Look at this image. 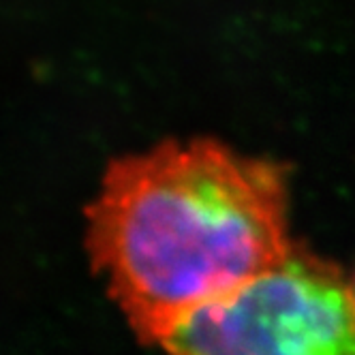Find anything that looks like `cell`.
I'll list each match as a JSON object with an SVG mask.
<instances>
[{
  "label": "cell",
  "mask_w": 355,
  "mask_h": 355,
  "mask_svg": "<svg viewBox=\"0 0 355 355\" xmlns=\"http://www.w3.org/2000/svg\"><path fill=\"white\" fill-rule=\"evenodd\" d=\"M86 242L137 336L161 343L291 255L287 169L216 139L124 155L86 208Z\"/></svg>",
  "instance_id": "cell-1"
},
{
  "label": "cell",
  "mask_w": 355,
  "mask_h": 355,
  "mask_svg": "<svg viewBox=\"0 0 355 355\" xmlns=\"http://www.w3.org/2000/svg\"><path fill=\"white\" fill-rule=\"evenodd\" d=\"M167 355H355L349 278L295 244L276 268L184 317Z\"/></svg>",
  "instance_id": "cell-2"
},
{
  "label": "cell",
  "mask_w": 355,
  "mask_h": 355,
  "mask_svg": "<svg viewBox=\"0 0 355 355\" xmlns=\"http://www.w3.org/2000/svg\"><path fill=\"white\" fill-rule=\"evenodd\" d=\"M351 287H353V295H355V278H353V281H351Z\"/></svg>",
  "instance_id": "cell-3"
}]
</instances>
